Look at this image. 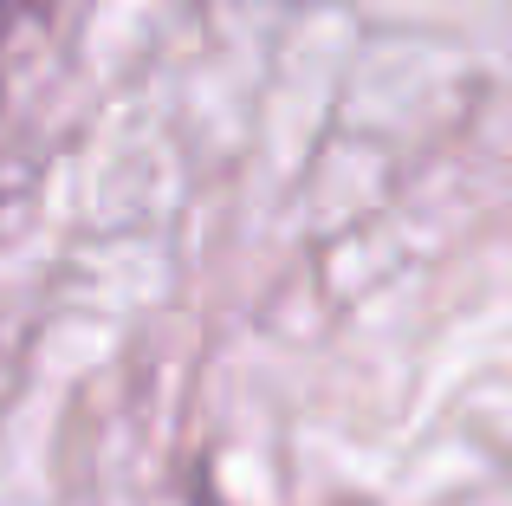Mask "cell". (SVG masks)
I'll use <instances>...</instances> for the list:
<instances>
[{"label":"cell","mask_w":512,"mask_h":506,"mask_svg":"<svg viewBox=\"0 0 512 506\" xmlns=\"http://www.w3.org/2000/svg\"><path fill=\"white\" fill-rule=\"evenodd\" d=\"M13 7H20V0H0V13H13Z\"/></svg>","instance_id":"1"}]
</instances>
